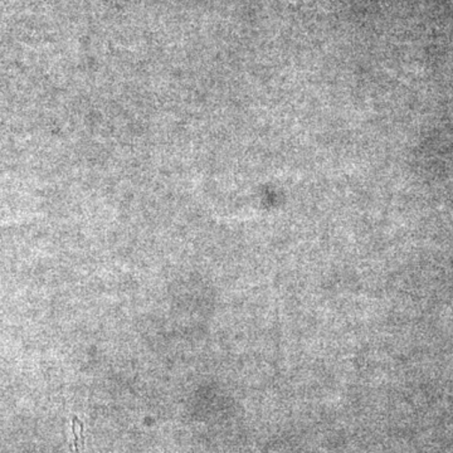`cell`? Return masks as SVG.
<instances>
[{
    "label": "cell",
    "mask_w": 453,
    "mask_h": 453,
    "mask_svg": "<svg viewBox=\"0 0 453 453\" xmlns=\"http://www.w3.org/2000/svg\"><path fill=\"white\" fill-rule=\"evenodd\" d=\"M73 432L74 452L83 453V445H85V440H83V425L81 421H79L77 417L73 418Z\"/></svg>",
    "instance_id": "6da1fadb"
}]
</instances>
